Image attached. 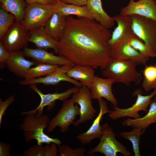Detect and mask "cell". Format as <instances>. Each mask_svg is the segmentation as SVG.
<instances>
[{"label": "cell", "mask_w": 156, "mask_h": 156, "mask_svg": "<svg viewBox=\"0 0 156 156\" xmlns=\"http://www.w3.org/2000/svg\"><path fill=\"white\" fill-rule=\"evenodd\" d=\"M72 99L80 106L79 118L73 122L74 126L77 127L87 121L94 120L97 112L92 105L89 88L84 86L79 88L73 94Z\"/></svg>", "instance_id": "obj_10"}, {"label": "cell", "mask_w": 156, "mask_h": 156, "mask_svg": "<svg viewBox=\"0 0 156 156\" xmlns=\"http://www.w3.org/2000/svg\"><path fill=\"white\" fill-rule=\"evenodd\" d=\"M144 79L143 82L150 83L156 79V65L146 66L143 71Z\"/></svg>", "instance_id": "obj_33"}, {"label": "cell", "mask_w": 156, "mask_h": 156, "mask_svg": "<svg viewBox=\"0 0 156 156\" xmlns=\"http://www.w3.org/2000/svg\"><path fill=\"white\" fill-rule=\"evenodd\" d=\"M134 96H137L135 103L131 107L127 108H121L117 106L113 107L114 110L109 113V117L115 120L124 117H130L135 119L141 117L138 112L143 111L146 113L148 112V107L152 99L156 95V89L150 94L144 96L141 90L138 89L133 93Z\"/></svg>", "instance_id": "obj_6"}, {"label": "cell", "mask_w": 156, "mask_h": 156, "mask_svg": "<svg viewBox=\"0 0 156 156\" xmlns=\"http://www.w3.org/2000/svg\"><path fill=\"white\" fill-rule=\"evenodd\" d=\"M137 65L130 61L112 58L101 70V73L104 77L113 79L114 83L130 86L131 83L138 84L142 80V75L137 69Z\"/></svg>", "instance_id": "obj_3"}, {"label": "cell", "mask_w": 156, "mask_h": 156, "mask_svg": "<svg viewBox=\"0 0 156 156\" xmlns=\"http://www.w3.org/2000/svg\"><path fill=\"white\" fill-rule=\"evenodd\" d=\"M16 20L12 13L0 9V39L3 36Z\"/></svg>", "instance_id": "obj_31"}, {"label": "cell", "mask_w": 156, "mask_h": 156, "mask_svg": "<svg viewBox=\"0 0 156 156\" xmlns=\"http://www.w3.org/2000/svg\"><path fill=\"white\" fill-rule=\"evenodd\" d=\"M74 65H64L57 68L53 72L43 77H41L31 80H24L19 82L21 85H30L38 83H42L47 85H55L62 81H66L74 85L79 88L82 86L79 81L68 77L66 73Z\"/></svg>", "instance_id": "obj_12"}, {"label": "cell", "mask_w": 156, "mask_h": 156, "mask_svg": "<svg viewBox=\"0 0 156 156\" xmlns=\"http://www.w3.org/2000/svg\"><path fill=\"white\" fill-rule=\"evenodd\" d=\"M54 12V4L43 5L36 3L28 4L26 9L25 17L22 22L29 31L43 26Z\"/></svg>", "instance_id": "obj_9"}, {"label": "cell", "mask_w": 156, "mask_h": 156, "mask_svg": "<svg viewBox=\"0 0 156 156\" xmlns=\"http://www.w3.org/2000/svg\"><path fill=\"white\" fill-rule=\"evenodd\" d=\"M58 152L61 156H83L86 150L82 147L74 149L67 145L59 146Z\"/></svg>", "instance_id": "obj_32"}, {"label": "cell", "mask_w": 156, "mask_h": 156, "mask_svg": "<svg viewBox=\"0 0 156 156\" xmlns=\"http://www.w3.org/2000/svg\"><path fill=\"white\" fill-rule=\"evenodd\" d=\"M15 101L13 95H11L4 101L0 98V126H1L3 117L9 106Z\"/></svg>", "instance_id": "obj_34"}, {"label": "cell", "mask_w": 156, "mask_h": 156, "mask_svg": "<svg viewBox=\"0 0 156 156\" xmlns=\"http://www.w3.org/2000/svg\"><path fill=\"white\" fill-rule=\"evenodd\" d=\"M28 4L33 3H38L43 5H53L55 3L53 0H25Z\"/></svg>", "instance_id": "obj_38"}, {"label": "cell", "mask_w": 156, "mask_h": 156, "mask_svg": "<svg viewBox=\"0 0 156 156\" xmlns=\"http://www.w3.org/2000/svg\"><path fill=\"white\" fill-rule=\"evenodd\" d=\"M10 52L7 51L0 41V67L2 69L6 66L5 62L8 58Z\"/></svg>", "instance_id": "obj_35"}, {"label": "cell", "mask_w": 156, "mask_h": 156, "mask_svg": "<svg viewBox=\"0 0 156 156\" xmlns=\"http://www.w3.org/2000/svg\"><path fill=\"white\" fill-rule=\"evenodd\" d=\"M24 56L21 51L11 52L5 62L6 66L10 71L17 76L24 79L31 66L37 64L34 61L26 60Z\"/></svg>", "instance_id": "obj_18"}, {"label": "cell", "mask_w": 156, "mask_h": 156, "mask_svg": "<svg viewBox=\"0 0 156 156\" xmlns=\"http://www.w3.org/2000/svg\"><path fill=\"white\" fill-rule=\"evenodd\" d=\"M67 17L54 12L47 20L43 26L45 31L56 41L59 42L64 32Z\"/></svg>", "instance_id": "obj_21"}, {"label": "cell", "mask_w": 156, "mask_h": 156, "mask_svg": "<svg viewBox=\"0 0 156 156\" xmlns=\"http://www.w3.org/2000/svg\"><path fill=\"white\" fill-rule=\"evenodd\" d=\"M144 133L142 128L136 127L131 131L122 132L119 133L118 135L120 137L131 142L134 156H141L139 148L140 141L141 136Z\"/></svg>", "instance_id": "obj_29"}, {"label": "cell", "mask_w": 156, "mask_h": 156, "mask_svg": "<svg viewBox=\"0 0 156 156\" xmlns=\"http://www.w3.org/2000/svg\"><path fill=\"white\" fill-rule=\"evenodd\" d=\"M29 86L30 88L39 96L41 100L39 105L37 107L28 111L36 114V116L38 117L43 114V110L45 107L48 106L47 111L51 110L54 107L55 102L56 100L65 101L71 94L78 90L79 88L75 86L74 87L70 88L66 91L60 93L56 92L44 94L38 88L36 84H31Z\"/></svg>", "instance_id": "obj_13"}, {"label": "cell", "mask_w": 156, "mask_h": 156, "mask_svg": "<svg viewBox=\"0 0 156 156\" xmlns=\"http://www.w3.org/2000/svg\"><path fill=\"white\" fill-rule=\"evenodd\" d=\"M53 0L55 2V3H56V2L59 1H61V0Z\"/></svg>", "instance_id": "obj_40"}, {"label": "cell", "mask_w": 156, "mask_h": 156, "mask_svg": "<svg viewBox=\"0 0 156 156\" xmlns=\"http://www.w3.org/2000/svg\"><path fill=\"white\" fill-rule=\"evenodd\" d=\"M0 1L1 8L12 14L16 20L22 21L23 20L28 5L25 0H0Z\"/></svg>", "instance_id": "obj_26"}, {"label": "cell", "mask_w": 156, "mask_h": 156, "mask_svg": "<svg viewBox=\"0 0 156 156\" xmlns=\"http://www.w3.org/2000/svg\"><path fill=\"white\" fill-rule=\"evenodd\" d=\"M29 36V31L22 22L15 20L0 39V41L9 52L21 51L27 47Z\"/></svg>", "instance_id": "obj_5"}, {"label": "cell", "mask_w": 156, "mask_h": 156, "mask_svg": "<svg viewBox=\"0 0 156 156\" xmlns=\"http://www.w3.org/2000/svg\"><path fill=\"white\" fill-rule=\"evenodd\" d=\"M54 7L55 12L62 16L67 17L75 15L78 17L94 20L86 5L79 6L59 1L54 4Z\"/></svg>", "instance_id": "obj_25"}, {"label": "cell", "mask_w": 156, "mask_h": 156, "mask_svg": "<svg viewBox=\"0 0 156 156\" xmlns=\"http://www.w3.org/2000/svg\"><path fill=\"white\" fill-rule=\"evenodd\" d=\"M113 18L117 23V26L112 33L109 41L111 50L127 42L135 35L131 27L132 20L131 16L120 14Z\"/></svg>", "instance_id": "obj_11"}, {"label": "cell", "mask_w": 156, "mask_h": 156, "mask_svg": "<svg viewBox=\"0 0 156 156\" xmlns=\"http://www.w3.org/2000/svg\"><path fill=\"white\" fill-rule=\"evenodd\" d=\"M100 107L99 113L95 119L90 128L86 132L81 133L76 137L82 144L90 143L95 138L101 137L102 133V126L100 122L103 116L110 112L108 108L107 102L103 99L98 100Z\"/></svg>", "instance_id": "obj_16"}, {"label": "cell", "mask_w": 156, "mask_h": 156, "mask_svg": "<svg viewBox=\"0 0 156 156\" xmlns=\"http://www.w3.org/2000/svg\"><path fill=\"white\" fill-rule=\"evenodd\" d=\"M120 14L136 15L152 19L156 21V4L154 0H130L128 5L122 8Z\"/></svg>", "instance_id": "obj_15"}, {"label": "cell", "mask_w": 156, "mask_h": 156, "mask_svg": "<svg viewBox=\"0 0 156 156\" xmlns=\"http://www.w3.org/2000/svg\"><path fill=\"white\" fill-rule=\"evenodd\" d=\"M88 0H61V1L66 3L72 4L79 6L86 5Z\"/></svg>", "instance_id": "obj_37"}, {"label": "cell", "mask_w": 156, "mask_h": 156, "mask_svg": "<svg viewBox=\"0 0 156 156\" xmlns=\"http://www.w3.org/2000/svg\"><path fill=\"white\" fill-rule=\"evenodd\" d=\"M142 86L146 92H148L152 89H156V79L153 82L150 83L142 82Z\"/></svg>", "instance_id": "obj_39"}, {"label": "cell", "mask_w": 156, "mask_h": 156, "mask_svg": "<svg viewBox=\"0 0 156 156\" xmlns=\"http://www.w3.org/2000/svg\"><path fill=\"white\" fill-rule=\"evenodd\" d=\"M102 126V133L100 142L96 147L88 151V155H93L97 152L105 156H117V153H118L125 156L132 155L126 147L116 139V134L108 124H105Z\"/></svg>", "instance_id": "obj_4"}, {"label": "cell", "mask_w": 156, "mask_h": 156, "mask_svg": "<svg viewBox=\"0 0 156 156\" xmlns=\"http://www.w3.org/2000/svg\"><path fill=\"white\" fill-rule=\"evenodd\" d=\"M131 16L134 33L146 45L156 51V21L138 15Z\"/></svg>", "instance_id": "obj_8"}, {"label": "cell", "mask_w": 156, "mask_h": 156, "mask_svg": "<svg viewBox=\"0 0 156 156\" xmlns=\"http://www.w3.org/2000/svg\"><path fill=\"white\" fill-rule=\"evenodd\" d=\"M94 69L90 66L75 65L66 74L70 78L79 81L82 86L90 89L95 76Z\"/></svg>", "instance_id": "obj_24"}, {"label": "cell", "mask_w": 156, "mask_h": 156, "mask_svg": "<svg viewBox=\"0 0 156 156\" xmlns=\"http://www.w3.org/2000/svg\"><path fill=\"white\" fill-rule=\"evenodd\" d=\"M11 147L8 144L0 142V156H10Z\"/></svg>", "instance_id": "obj_36"}, {"label": "cell", "mask_w": 156, "mask_h": 156, "mask_svg": "<svg viewBox=\"0 0 156 156\" xmlns=\"http://www.w3.org/2000/svg\"><path fill=\"white\" fill-rule=\"evenodd\" d=\"M111 56L112 59L130 61L135 63L138 65L145 64L149 58L142 54L127 42L111 50Z\"/></svg>", "instance_id": "obj_19"}, {"label": "cell", "mask_w": 156, "mask_h": 156, "mask_svg": "<svg viewBox=\"0 0 156 156\" xmlns=\"http://www.w3.org/2000/svg\"><path fill=\"white\" fill-rule=\"evenodd\" d=\"M110 31L90 19L67 17L65 27L58 42L57 53L74 65L105 68L110 61Z\"/></svg>", "instance_id": "obj_1"}, {"label": "cell", "mask_w": 156, "mask_h": 156, "mask_svg": "<svg viewBox=\"0 0 156 156\" xmlns=\"http://www.w3.org/2000/svg\"><path fill=\"white\" fill-rule=\"evenodd\" d=\"M155 0V3H156V0Z\"/></svg>", "instance_id": "obj_41"}, {"label": "cell", "mask_w": 156, "mask_h": 156, "mask_svg": "<svg viewBox=\"0 0 156 156\" xmlns=\"http://www.w3.org/2000/svg\"><path fill=\"white\" fill-rule=\"evenodd\" d=\"M156 123V95L152 100L147 114L142 117L137 118H127L122 122L123 126L142 128L144 132L151 124Z\"/></svg>", "instance_id": "obj_23"}, {"label": "cell", "mask_w": 156, "mask_h": 156, "mask_svg": "<svg viewBox=\"0 0 156 156\" xmlns=\"http://www.w3.org/2000/svg\"><path fill=\"white\" fill-rule=\"evenodd\" d=\"M127 42L143 55L149 58L156 57V51L146 45L135 35L129 39Z\"/></svg>", "instance_id": "obj_30"}, {"label": "cell", "mask_w": 156, "mask_h": 156, "mask_svg": "<svg viewBox=\"0 0 156 156\" xmlns=\"http://www.w3.org/2000/svg\"><path fill=\"white\" fill-rule=\"evenodd\" d=\"M57 145L54 143L44 147L42 145H34L29 148L23 154V156H56L58 149Z\"/></svg>", "instance_id": "obj_28"}, {"label": "cell", "mask_w": 156, "mask_h": 156, "mask_svg": "<svg viewBox=\"0 0 156 156\" xmlns=\"http://www.w3.org/2000/svg\"><path fill=\"white\" fill-rule=\"evenodd\" d=\"M29 41L38 48L45 50L51 49L57 53L58 42L52 37L42 26L29 31Z\"/></svg>", "instance_id": "obj_20"}, {"label": "cell", "mask_w": 156, "mask_h": 156, "mask_svg": "<svg viewBox=\"0 0 156 156\" xmlns=\"http://www.w3.org/2000/svg\"><path fill=\"white\" fill-rule=\"evenodd\" d=\"M86 5L94 20L108 29L114 27L115 21L105 11L101 0H88Z\"/></svg>", "instance_id": "obj_22"}, {"label": "cell", "mask_w": 156, "mask_h": 156, "mask_svg": "<svg viewBox=\"0 0 156 156\" xmlns=\"http://www.w3.org/2000/svg\"><path fill=\"white\" fill-rule=\"evenodd\" d=\"M23 52L25 56L31 58L37 64L43 63L59 66L75 65L66 57L54 55L43 49L37 48L33 49L26 47L23 49Z\"/></svg>", "instance_id": "obj_17"}, {"label": "cell", "mask_w": 156, "mask_h": 156, "mask_svg": "<svg viewBox=\"0 0 156 156\" xmlns=\"http://www.w3.org/2000/svg\"><path fill=\"white\" fill-rule=\"evenodd\" d=\"M22 115H26L20 125V129L23 131L27 142L36 140L37 144L42 145L43 144H56L58 146L62 144V142L57 138H52L45 134L44 129L47 128L50 121L49 117L45 114L37 117L36 114L27 111L21 113Z\"/></svg>", "instance_id": "obj_2"}, {"label": "cell", "mask_w": 156, "mask_h": 156, "mask_svg": "<svg viewBox=\"0 0 156 156\" xmlns=\"http://www.w3.org/2000/svg\"><path fill=\"white\" fill-rule=\"evenodd\" d=\"M75 103L72 99L64 101L57 114L50 120L47 128L48 133L53 131L57 126L60 127L61 132L68 131L70 126L73 124L76 116L79 114L80 108Z\"/></svg>", "instance_id": "obj_7"}, {"label": "cell", "mask_w": 156, "mask_h": 156, "mask_svg": "<svg viewBox=\"0 0 156 156\" xmlns=\"http://www.w3.org/2000/svg\"><path fill=\"white\" fill-rule=\"evenodd\" d=\"M114 83L111 79L103 78L95 75L90 88L92 99L98 100L104 98L110 102L113 107H117L118 101L112 91Z\"/></svg>", "instance_id": "obj_14"}, {"label": "cell", "mask_w": 156, "mask_h": 156, "mask_svg": "<svg viewBox=\"0 0 156 156\" xmlns=\"http://www.w3.org/2000/svg\"><path fill=\"white\" fill-rule=\"evenodd\" d=\"M60 66L57 65L46 64H37L27 72L24 80H29L49 75L56 70Z\"/></svg>", "instance_id": "obj_27"}]
</instances>
